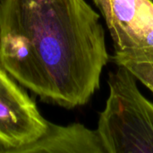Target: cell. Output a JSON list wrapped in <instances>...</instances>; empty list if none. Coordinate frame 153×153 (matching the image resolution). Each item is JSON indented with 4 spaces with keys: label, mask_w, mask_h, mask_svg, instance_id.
<instances>
[{
    "label": "cell",
    "mask_w": 153,
    "mask_h": 153,
    "mask_svg": "<svg viewBox=\"0 0 153 153\" xmlns=\"http://www.w3.org/2000/svg\"><path fill=\"white\" fill-rule=\"evenodd\" d=\"M152 2H153V0H152Z\"/></svg>",
    "instance_id": "52a82bcc"
},
{
    "label": "cell",
    "mask_w": 153,
    "mask_h": 153,
    "mask_svg": "<svg viewBox=\"0 0 153 153\" xmlns=\"http://www.w3.org/2000/svg\"><path fill=\"white\" fill-rule=\"evenodd\" d=\"M111 34L115 55L153 54L152 0H92Z\"/></svg>",
    "instance_id": "277c9868"
},
{
    "label": "cell",
    "mask_w": 153,
    "mask_h": 153,
    "mask_svg": "<svg viewBox=\"0 0 153 153\" xmlns=\"http://www.w3.org/2000/svg\"><path fill=\"white\" fill-rule=\"evenodd\" d=\"M125 66L108 74L109 95L97 132L106 153H153V103Z\"/></svg>",
    "instance_id": "7a4b0ae2"
},
{
    "label": "cell",
    "mask_w": 153,
    "mask_h": 153,
    "mask_svg": "<svg viewBox=\"0 0 153 153\" xmlns=\"http://www.w3.org/2000/svg\"><path fill=\"white\" fill-rule=\"evenodd\" d=\"M108 61L100 14L86 0H0V64L41 100L87 104Z\"/></svg>",
    "instance_id": "6da1fadb"
},
{
    "label": "cell",
    "mask_w": 153,
    "mask_h": 153,
    "mask_svg": "<svg viewBox=\"0 0 153 153\" xmlns=\"http://www.w3.org/2000/svg\"><path fill=\"white\" fill-rule=\"evenodd\" d=\"M48 123L33 100L0 64V152L14 153L37 141Z\"/></svg>",
    "instance_id": "3957f363"
},
{
    "label": "cell",
    "mask_w": 153,
    "mask_h": 153,
    "mask_svg": "<svg viewBox=\"0 0 153 153\" xmlns=\"http://www.w3.org/2000/svg\"><path fill=\"white\" fill-rule=\"evenodd\" d=\"M106 153L96 131L82 124L58 126L48 122L45 133L14 153Z\"/></svg>",
    "instance_id": "5b68a950"
},
{
    "label": "cell",
    "mask_w": 153,
    "mask_h": 153,
    "mask_svg": "<svg viewBox=\"0 0 153 153\" xmlns=\"http://www.w3.org/2000/svg\"><path fill=\"white\" fill-rule=\"evenodd\" d=\"M113 59L117 65L126 67L137 80L153 92V55L134 56L114 55Z\"/></svg>",
    "instance_id": "8992f818"
}]
</instances>
